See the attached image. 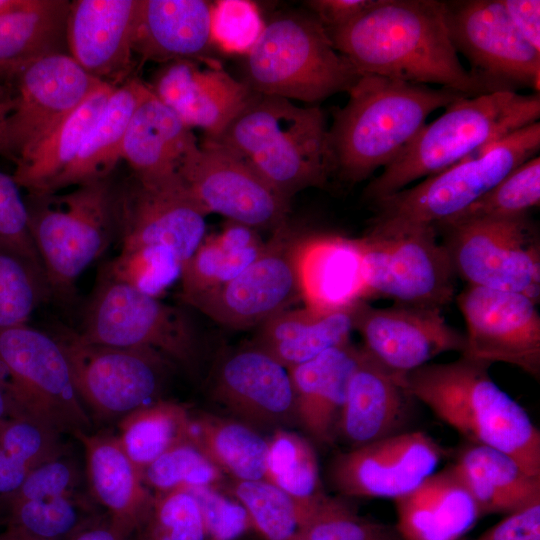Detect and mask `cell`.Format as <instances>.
<instances>
[{"instance_id": "obj_2", "label": "cell", "mask_w": 540, "mask_h": 540, "mask_svg": "<svg viewBox=\"0 0 540 540\" xmlns=\"http://www.w3.org/2000/svg\"><path fill=\"white\" fill-rule=\"evenodd\" d=\"M328 128L334 175L356 184L386 167L435 110L469 97L455 90L362 74Z\"/></svg>"}, {"instance_id": "obj_34", "label": "cell", "mask_w": 540, "mask_h": 540, "mask_svg": "<svg viewBox=\"0 0 540 540\" xmlns=\"http://www.w3.org/2000/svg\"><path fill=\"white\" fill-rule=\"evenodd\" d=\"M480 515L509 514L540 502V477L528 474L507 454L471 444L462 448L452 465Z\"/></svg>"}, {"instance_id": "obj_26", "label": "cell", "mask_w": 540, "mask_h": 540, "mask_svg": "<svg viewBox=\"0 0 540 540\" xmlns=\"http://www.w3.org/2000/svg\"><path fill=\"white\" fill-rule=\"evenodd\" d=\"M93 497L109 514L110 523L131 536L145 524L154 501L143 473L130 460L116 436L77 432Z\"/></svg>"}, {"instance_id": "obj_55", "label": "cell", "mask_w": 540, "mask_h": 540, "mask_svg": "<svg viewBox=\"0 0 540 540\" xmlns=\"http://www.w3.org/2000/svg\"><path fill=\"white\" fill-rule=\"evenodd\" d=\"M375 0H309L305 6L322 25L328 30H334L350 23Z\"/></svg>"}, {"instance_id": "obj_36", "label": "cell", "mask_w": 540, "mask_h": 540, "mask_svg": "<svg viewBox=\"0 0 540 540\" xmlns=\"http://www.w3.org/2000/svg\"><path fill=\"white\" fill-rule=\"evenodd\" d=\"M264 245L257 230L233 221L207 234L182 266L181 301L187 304L236 277L256 259Z\"/></svg>"}, {"instance_id": "obj_14", "label": "cell", "mask_w": 540, "mask_h": 540, "mask_svg": "<svg viewBox=\"0 0 540 540\" xmlns=\"http://www.w3.org/2000/svg\"><path fill=\"white\" fill-rule=\"evenodd\" d=\"M455 50L489 92L532 88L539 92L540 52L511 21L502 0L443 1Z\"/></svg>"}, {"instance_id": "obj_12", "label": "cell", "mask_w": 540, "mask_h": 540, "mask_svg": "<svg viewBox=\"0 0 540 540\" xmlns=\"http://www.w3.org/2000/svg\"><path fill=\"white\" fill-rule=\"evenodd\" d=\"M434 228L356 238L365 299L439 308L456 297V273Z\"/></svg>"}, {"instance_id": "obj_37", "label": "cell", "mask_w": 540, "mask_h": 540, "mask_svg": "<svg viewBox=\"0 0 540 540\" xmlns=\"http://www.w3.org/2000/svg\"><path fill=\"white\" fill-rule=\"evenodd\" d=\"M118 87V86H117ZM115 86L102 83L67 116L12 175L29 194H41L72 163Z\"/></svg>"}, {"instance_id": "obj_33", "label": "cell", "mask_w": 540, "mask_h": 540, "mask_svg": "<svg viewBox=\"0 0 540 540\" xmlns=\"http://www.w3.org/2000/svg\"><path fill=\"white\" fill-rule=\"evenodd\" d=\"M148 91V84L134 77L116 87L72 163L41 194L58 193L66 187L111 175L122 160L129 121Z\"/></svg>"}, {"instance_id": "obj_45", "label": "cell", "mask_w": 540, "mask_h": 540, "mask_svg": "<svg viewBox=\"0 0 540 540\" xmlns=\"http://www.w3.org/2000/svg\"><path fill=\"white\" fill-rule=\"evenodd\" d=\"M539 204L540 157L537 155L516 167L464 212L441 226L475 219L521 216Z\"/></svg>"}, {"instance_id": "obj_43", "label": "cell", "mask_w": 540, "mask_h": 540, "mask_svg": "<svg viewBox=\"0 0 540 540\" xmlns=\"http://www.w3.org/2000/svg\"><path fill=\"white\" fill-rule=\"evenodd\" d=\"M183 263L169 247L143 245L121 249L102 273L148 296L162 297L180 280Z\"/></svg>"}, {"instance_id": "obj_13", "label": "cell", "mask_w": 540, "mask_h": 540, "mask_svg": "<svg viewBox=\"0 0 540 540\" xmlns=\"http://www.w3.org/2000/svg\"><path fill=\"white\" fill-rule=\"evenodd\" d=\"M457 276L469 286L540 297L539 236L528 214L441 226Z\"/></svg>"}, {"instance_id": "obj_41", "label": "cell", "mask_w": 540, "mask_h": 540, "mask_svg": "<svg viewBox=\"0 0 540 540\" xmlns=\"http://www.w3.org/2000/svg\"><path fill=\"white\" fill-rule=\"evenodd\" d=\"M5 526L42 540L71 538L91 522L74 494L0 504Z\"/></svg>"}, {"instance_id": "obj_40", "label": "cell", "mask_w": 540, "mask_h": 540, "mask_svg": "<svg viewBox=\"0 0 540 540\" xmlns=\"http://www.w3.org/2000/svg\"><path fill=\"white\" fill-rule=\"evenodd\" d=\"M264 480L296 502L300 523L325 495L313 446L303 436L285 428L275 429L267 439Z\"/></svg>"}, {"instance_id": "obj_42", "label": "cell", "mask_w": 540, "mask_h": 540, "mask_svg": "<svg viewBox=\"0 0 540 540\" xmlns=\"http://www.w3.org/2000/svg\"><path fill=\"white\" fill-rule=\"evenodd\" d=\"M228 493L245 509L263 540H290L300 523L296 502L284 491L261 480H232Z\"/></svg>"}, {"instance_id": "obj_57", "label": "cell", "mask_w": 540, "mask_h": 540, "mask_svg": "<svg viewBox=\"0 0 540 540\" xmlns=\"http://www.w3.org/2000/svg\"><path fill=\"white\" fill-rule=\"evenodd\" d=\"M30 471L0 445V502L21 486Z\"/></svg>"}, {"instance_id": "obj_58", "label": "cell", "mask_w": 540, "mask_h": 540, "mask_svg": "<svg viewBox=\"0 0 540 540\" xmlns=\"http://www.w3.org/2000/svg\"><path fill=\"white\" fill-rule=\"evenodd\" d=\"M15 104L14 89L10 85L0 84V157H3L15 165L18 160L15 156L8 130V121Z\"/></svg>"}, {"instance_id": "obj_18", "label": "cell", "mask_w": 540, "mask_h": 540, "mask_svg": "<svg viewBox=\"0 0 540 540\" xmlns=\"http://www.w3.org/2000/svg\"><path fill=\"white\" fill-rule=\"evenodd\" d=\"M466 323L461 356L506 363L539 379L540 314L525 295L469 286L455 297Z\"/></svg>"}, {"instance_id": "obj_28", "label": "cell", "mask_w": 540, "mask_h": 540, "mask_svg": "<svg viewBox=\"0 0 540 540\" xmlns=\"http://www.w3.org/2000/svg\"><path fill=\"white\" fill-rule=\"evenodd\" d=\"M408 396L404 382L379 366L360 347L336 434L351 449L397 433L405 417Z\"/></svg>"}, {"instance_id": "obj_44", "label": "cell", "mask_w": 540, "mask_h": 540, "mask_svg": "<svg viewBox=\"0 0 540 540\" xmlns=\"http://www.w3.org/2000/svg\"><path fill=\"white\" fill-rule=\"evenodd\" d=\"M290 540H403L396 527L368 519L346 502L324 495Z\"/></svg>"}, {"instance_id": "obj_29", "label": "cell", "mask_w": 540, "mask_h": 540, "mask_svg": "<svg viewBox=\"0 0 540 540\" xmlns=\"http://www.w3.org/2000/svg\"><path fill=\"white\" fill-rule=\"evenodd\" d=\"M197 145L192 129L149 88L129 121L122 160L140 180L162 181L179 176L183 162Z\"/></svg>"}, {"instance_id": "obj_15", "label": "cell", "mask_w": 540, "mask_h": 540, "mask_svg": "<svg viewBox=\"0 0 540 540\" xmlns=\"http://www.w3.org/2000/svg\"><path fill=\"white\" fill-rule=\"evenodd\" d=\"M179 176L210 213L257 231L272 232L285 224L291 202L280 196L243 157L206 139L190 152Z\"/></svg>"}, {"instance_id": "obj_27", "label": "cell", "mask_w": 540, "mask_h": 540, "mask_svg": "<svg viewBox=\"0 0 540 540\" xmlns=\"http://www.w3.org/2000/svg\"><path fill=\"white\" fill-rule=\"evenodd\" d=\"M295 266L304 306L337 310L365 299L356 238L337 234H301Z\"/></svg>"}, {"instance_id": "obj_47", "label": "cell", "mask_w": 540, "mask_h": 540, "mask_svg": "<svg viewBox=\"0 0 540 540\" xmlns=\"http://www.w3.org/2000/svg\"><path fill=\"white\" fill-rule=\"evenodd\" d=\"M150 490L164 493L180 488L221 487L224 474L189 438L155 459L143 470Z\"/></svg>"}, {"instance_id": "obj_11", "label": "cell", "mask_w": 540, "mask_h": 540, "mask_svg": "<svg viewBox=\"0 0 540 540\" xmlns=\"http://www.w3.org/2000/svg\"><path fill=\"white\" fill-rule=\"evenodd\" d=\"M78 334L90 343L153 349L190 370L198 360V335L184 311L103 273Z\"/></svg>"}, {"instance_id": "obj_16", "label": "cell", "mask_w": 540, "mask_h": 540, "mask_svg": "<svg viewBox=\"0 0 540 540\" xmlns=\"http://www.w3.org/2000/svg\"><path fill=\"white\" fill-rule=\"evenodd\" d=\"M300 236L286 222L272 232L260 254L236 277L187 305L236 330L258 328L291 308L301 300L295 266Z\"/></svg>"}, {"instance_id": "obj_10", "label": "cell", "mask_w": 540, "mask_h": 540, "mask_svg": "<svg viewBox=\"0 0 540 540\" xmlns=\"http://www.w3.org/2000/svg\"><path fill=\"white\" fill-rule=\"evenodd\" d=\"M51 335L65 355L84 408L101 420L121 419L156 401L173 364L153 349L90 343L62 326Z\"/></svg>"}, {"instance_id": "obj_50", "label": "cell", "mask_w": 540, "mask_h": 540, "mask_svg": "<svg viewBox=\"0 0 540 540\" xmlns=\"http://www.w3.org/2000/svg\"><path fill=\"white\" fill-rule=\"evenodd\" d=\"M264 25L253 2L220 0L212 3V40L214 46L225 53L245 55L259 38Z\"/></svg>"}, {"instance_id": "obj_59", "label": "cell", "mask_w": 540, "mask_h": 540, "mask_svg": "<svg viewBox=\"0 0 540 540\" xmlns=\"http://www.w3.org/2000/svg\"><path fill=\"white\" fill-rule=\"evenodd\" d=\"M69 540H131V536L108 522H92Z\"/></svg>"}, {"instance_id": "obj_56", "label": "cell", "mask_w": 540, "mask_h": 540, "mask_svg": "<svg viewBox=\"0 0 540 540\" xmlns=\"http://www.w3.org/2000/svg\"><path fill=\"white\" fill-rule=\"evenodd\" d=\"M502 2L522 37L540 52V1L502 0Z\"/></svg>"}, {"instance_id": "obj_20", "label": "cell", "mask_w": 540, "mask_h": 540, "mask_svg": "<svg viewBox=\"0 0 540 540\" xmlns=\"http://www.w3.org/2000/svg\"><path fill=\"white\" fill-rule=\"evenodd\" d=\"M102 83L68 53H52L27 66L11 84L15 104L8 130L16 165Z\"/></svg>"}, {"instance_id": "obj_1", "label": "cell", "mask_w": 540, "mask_h": 540, "mask_svg": "<svg viewBox=\"0 0 540 540\" xmlns=\"http://www.w3.org/2000/svg\"><path fill=\"white\" fill-rule=\"evenodd\" d=\"M327 33L361 74L439 84L469 97L492 93L461 64L443 1L375 0L350 23Z\"/></svg>"}, {"instance_id": "obj_53", "label": "cell", "mask_w": 540, "mask_h": 540, "mask_svg": "<svg viewBox=\"0 0 540 540\" xmlns=\"http://www.w3.org/2000/svg\"><path fill=\"white\" fill-rule=\"evenodd\" d=\"M77 479L75 465L61 455L31 470L21 486L0 504L73 494Z\"/></svg>"}, {"instance_id": "obj_19", "label": "cell", "mask_w": 540, "mask_h": 540, "mask_svg": "<svg viewBox=\"0 0 540 540\" xmlns=\"http://www.w3.org/2000/svg\"><path fill=\"white\" fill-rule=\"evenodd\" d=\"M353 323L363 351L404 384L409 373L436 356L465 348V335L439 308L398 303L379 308L360 300L354 305Z\"/></svg>"}, {"instance_id": "obj_25", "label": "cell", "mask_w": 540, "mask_h": 540, "mask_svg": "<svg viewBox=\"0 0 540 540\" xmlns=\"http://www.w3.org/2000/svg\"><path fill=\"white\" fill-rule=\"evenodd\" d=\"M211 8L205 0H139L134 54L162 63L209 60L214 47Z\"/></svg>"}, {"instance_id": "obj_54", "label": "cell", "mask_w": 540, "mask_h": 540, "mask_svg": "<svg viewBox=\"0 0 540 540\" xmlns=\"http://www.w3.org/2000/svg\"><path fill=\"white\" fill-rule=\"evenodd\" d=\"M477 540H540V502L507 514Z\"/></svg>"}, {"instance_id": "obj_23", "label": "cell", "mask_w": 540, "mask_h": 540, "mask_svg": "<svg viewBox=\"0 0 540 540\" xmlns=\"http://www.w3.org/2000/svg\"><path fill=\"white\" fill-rule=\"evenodd\" d=\"M139 0H73L66 19L68 54L92 77L115 87L133 69Z\"/></svg>"}, {"instance_id": "obj_62", "label": "cell", "mask_w": 540, "mask_h": 540, "mask_svg": "<svg viewBox=\"0 0 540 540\" xmlns=\"http://www.w3.org/2000/svg\"><path fill=\"white\" fill-rule=\"evenodd\" d=\"M11 415V410L7 397L0 385V423Z\"/></svg>"}, {"instance_id": "obj_21", "label": "cell", "mask_w": 540, "mask_h": 540, "mask_svg": "<svg viewBox=\"0 0 540 540\" xmlns=\"http://www.w3.org/2000/svg\"><path fill=\"white\" fill-rule=\"evenodd\" d=\"M441 458V448L427 434L395 433L338 454L329 476L343 495L395 500L433 474Z\"/></svg>"}, {"instance_id": "obj_8", "label": "cell", "mask_w": 540, "mask_h": 540, "mask_svg": "<svg viewBox=\"0 0 540 540\" xmlns=\"http://www.w3.org/2000/svg\"><path fill=\"white\" fill-rule=\"evenodd\" d=\"M111 175L65 194L24 197L30 234L51 296L68 300L79 276L116 237L117 182Z\"/></svg>"}, {"instance_id": "obj_3", "label": "cell", "mask_w": 540, "mask_h": 540, "mask_svg": "<svg viewBox=\"0 0 540 540\" xmlns=\"http://www.w3.org/2000/svg\"><path fill=\"white\" fill-rule=\"evenodd\" d=\"M488 367L464 356L428 363L405 377V388L469 443L499 450L540 477V432Z\"/></svg>"}, {"instance_id": "obj_6", "label": "cell", "mask_w": 540, "mask_h": 540, "mask_svg": "<svg viewBox=\"0 0 540 540\" xmlns=\"http://www.w3.org/2000/svg\"><path fill=\"white\" fill-rule=\"evenodd\" d=\"M242 72L252 92L307 103L348 93L362 75L310 12L281 13L265 22L244 55Z\"/></svg>"}, {"instance_id": "obj_5", "label": "cell", "mask_w": 540, "mask_h": 540, "mask_svg": "<svg viewBox=\"0 0 540 540\" xmlns=\"http://www.w3.org/2000/svg\"><path fill=\"white\" fill-rule=\"evenodd\" d=\"M540 95L496 91L460 98L425 124L397 157L366 186L371 203L435 175L538 121Z\"/></svg>"}, {"instance_id": "obj_60", "label": "cell", "mask_w": 540, "mask_h": 540, "mask_svg": "<svg viewBox=\"0 0 540 540\" xmlns=\"http://www.w3.org/2000/svg\"><path fill=\"white\" fill-rule=\"evenodd\" d=\"M0 540H42L28 535L27 533L16 529L14 527L5 526V528L0 531Z\"/></svg>"}, {"instance_id": "obj_9", "label": "cell", "mask_w": 540, "mask_h": 540, "mask_svg": "<svg viewBox=\"0 0 540 540\" xmlns=\"http://www.w3.org/2000/svg\"><path fill=\"white\" fill-rule=\"evenodd\" d=\"M0 385L11 415L34 418L60 434L91 429L65 355L51 334L27 324L0 329Z\"/></svg>"}, {"instance_id": "obj_7", "label": "cell", "mask_w": 540, "mask_h": 540, "mask_svg": "<svg viewBox=\"0 0 540 540\" xmlns=\"http://www.w3.org/2000/svg\"><path fill=\"white\" fill-rule=\"evenodd\" d=\"M539 149L537 121L411 188L373 202L376 214L368 232L437 229L464 212L516 167L537 156Z\"/></svg>"}, {"instance_id": "obj_4", "label": "cell", "mask_w": 540, "mask_h": 540, "mask_svg": "<svg viewBox=\"0 0 540 540\" xmlns=\"http://www.w3.org/2000/svg\"><path fill=\"white\" fill-rule=\"evenodd\" d=\"M213 141L246 159L289 202L334 176L326 117L318 106L253 92Z\"/></svg>"}, {"instance_id": "obj_30", "label": "cell", "mask_w": 540, "mask_h": 540, "mask_svg": "<svg viewBox=\"0 0 540 540\" xmlns=\"http://www.w3.org/2000/svg\"><path fill=\"white\" fill-rule=\"evenodd\" d=\"M403 540H457L481 517L452 466L434 472L395 500Z\"/></svg>"}, {"instance_id": "obj_48", "label": "cell", "mask_w": 540, "mask_h": 540, "mask_svg": "<svg viewBox=\"0 0 540 540\" xmlns=\"http://www.w3.org/2000/svg\"><path fill=\"white\" fill-rule=\"evenodd\" d=\"M138 533L141 540H209L200 506L184 488L154 493L150 514Z\"/></svg>"}, {"instance_id": "obj_31", "label": "cell", "mask_w": 540, "mask_h": 540, "mask_svg": "<svg viewBox=\"0 0 540 540\" xmlns=\"http://www.w3.org/2000/svg\"><path fill=\"white\" fill-rule=\"evenodd\" d=\"M359 354L360 347L349 342L288 368L296 420L317 443L330 444L335 438L347 384Z\"/></svg>"}, {"instance_id": "obj_52", "label": "cell", "mask_w": 540, "mask_h": 540, "mask_svg": "<svg viewBox=\"0 0 540 540\" xmlns=\"http://www.w3.org/2000/svg\"><path fill=\"white\" fill-rule=\"evenodd\" d=\"M222 487L186 488L196 498L209 540H236L252 529L243 506ZM185 489V488H184Z\"/></svg>"}, {"instance_id": "obj_35", "label": "cell", "mask_w": 540, "mask_h": 540, "mask_svg": "<svg viewBox=\"0 0 540 540\" xmlns=\"http://www.w3.org/2000/svg\"><path fill=\"white\" fill-rule=\"evenodd\" d=\"M70 1L26 0L0 15V84L10 85L31 63L52 53H68L66 19Z\"/></svg>"}, {"instance_id": "obj_38", "label": "cell", "mask_w": 540, "mask_h": 540, "mask_svg": "<svg viewBox=\"0 0 540 540\" xmlns=\"http://www.w3.org/2000/svg\"><path fill=\"white\" fill-rule=\"evenodd\" d=\"M190 439L232 480L264 479L267 439L252 426L212 414L192 415Z\"/></svg>"}, {"instance_id": "obj_46", "label": "cell", "mask_w": 540, "mask_h": 540, "mask_svg": "<svg viewBox=\"0 0 540 540\" xmlns=\"http://www.w3.org/2000/svg\"><path fill=\"white\" fill-rule=\"evenodd\" d=\"M50 297L45 277L0 242V329L27 324Z\"/></svg>"}, {"instance_id": "obj_39", "label": "cell", "mask_w": 540, "mask_h": 540, "mask_svg": "<svg viewBox=\"0 0 540 540\" xmlns=\"http://www.w3.org/2000/svg\"><path fill=\"white\" fill-rule=\"evenodd\" d=\"M191 418L183 405L156 400L119 419L116 437L143 473L164 452L190 438Z\"/></svg>"}, {"instance_id": "obj_51", "label": "cell", "mask_w": 540, "mask_h": 540, "mask_svg": "<svg viewBox=\"0 0 540 540\" xmlns=\"http://www.w3.org/2000/svg\"><path fill=\"white\" fill-rule=\"evenodd\" d=\"M19 188L12 176L0 171V242L45 277L30 234L25 199Z\"/></svg>"}, {"instance_id": "obj_49", "label": "cell", "mask_w": 540, "mask_h": 540, "mask_svg": "<svg viewBox=\"0 0 540 540\" xmlns=\"http://www.w3.org/2000/svg\"><path fill=\"white\" fill-rule=\"evenodd\" d=\"M61 434L38 420L10 415L0 423V445L30 470L63 455Z\"/></svg>"}, {"instance_id": "obj_17", "label": "cell", "mask_w": 540, "mask_h": 540, "mask_svg": "<svg viewBox=\"0 0 540 540\" xmlns=\"http://www.w3.org/2000/svg\"><path fill=\"white\" fill-rule=\"evenodd\" d=\"M207 215L180 176L146 182L131 174L117 182L116 237L121 249L165 246L184 264L207 235Z\"/></svg>"}, {"instance_id": "obj_32", "label": "cell", "mask_w": 540, "mask_h": 540, "mask_svg": "<svg viewBox=\"0 0 540 540\" xmlns=\"http://www.w3.org/2000/svg\"><path fill=\"white\" fill-rule=\"evenodd\" d=\"M354 305L337 310L286 309L257 328L253 343L286 368L307 362L351 342Z\"/></svg>"}, {"instance_id": "obj_24", "label": "cell", "mask_w": 540, "mask_h": 540, "mask_svg": "<svg viewBox=\"0 0 540 540\" xmlns=\"http://www.w3.org/2000/svg\"><path fill=\"white\" fill-rule=\"evenodd\" d=\"M151 92L171 108L190 129H202L207 139L218 138L253 92L209 59L165 63L156 73Z\"/></svg>"}, {"instance_id": "obj_61", "label": "cell", "mask_w": 540, "mask_h": 540, "mask_svg": "<svg viewBox=\"0 0 540 540\" xmlns=\"http://www.w3.org/2000/svg\"><path fill=\"white\" fill-rule=\"evenodd\" d=\"M26 0H0V15L22 7Z\"/></svg>"}, {"instance_id": "obj_22", "label": "cell", "mask_w": 540, "mask_h": 540, "mask_svg": "<svg viewBox=\"0 0 540 540\" xmlns=\"http://www.w3.org/2000/svg\"><path fill=\"white\" fill-rule=\"evenodd\" d=\"M211 391L215 401L253 428H283L296 419L288 368L254 343L219 361Z\"/></svg>"}]
</instances>
